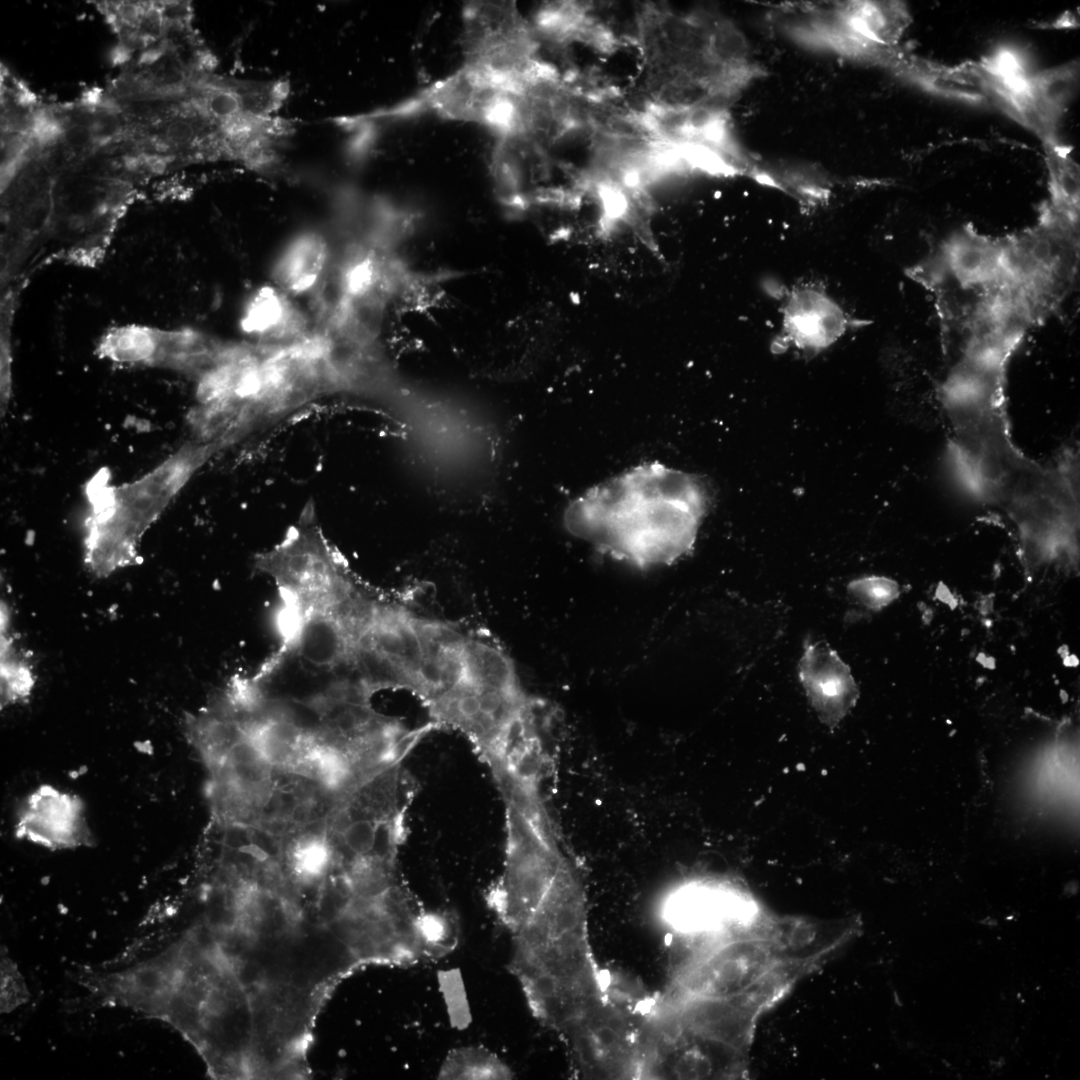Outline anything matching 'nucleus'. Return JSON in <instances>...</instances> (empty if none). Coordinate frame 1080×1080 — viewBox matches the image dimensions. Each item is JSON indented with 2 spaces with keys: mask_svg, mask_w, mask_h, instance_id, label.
I'll return each instance as SVG.
<instances>
[{
  "mask_svg": "<svg viewBox=\"0 0 1080 1080\" xmlns=\"http://www.w3.org/2000/svg\"><path fill=\"white\" fill-rule=\"evenodd\" d=\"M764 913L745 890L716 878H692L672 886L657 909L671 934L692 943L750 927Z\"/></svg>",
  "mask_w": 1080,
  "mask_h": 1080,
  "instance_id": "423d86ee",
  "label": "nucleus"
},
{
  "mask_svg": "<svg viewBox=\"0 0 1080 1080\" xmlns=\"http://www.w3.org/2000/svg\"><path fill=\"white\" fill-rule=\"evenodd\" d=\"M710 500L697 475L644 463L577 497L564 525L614 559L641 569L666 566L693 550Z\"/></svg>",
  "mask_w": 1080,
  "mask_h": 1080,
  "instance_id": "f257e3e1",
  "label": "nucleus"
},
{
  "mask_svg": "<svg viewBox=\"0 0 1080 1080\" xmlns=\"http://www.w3.org/2000/svg\"><path fill=\"white\" fill-rule=\"evenodd\" d=\"M63 132L61 125L54 119L43 114L34 118L32 133L41 144H49L56 140Z\"/></svg>",
  "mask_w": 1080,
  "mask_h": 1080,
  "instance_id": "a211bd4d",
  "label": "nucleus"
},
{
  "mask_svg": "<svg viewBox=\"0 0 1080 1080\" xmlns=\"http://www.w3.org/2000/svg\"><path fill=\"white\" fill-rule=\"evenodd\" d=\"M658 995L665 1000H747L766 1010L823 964L796 917L766 913L752 926L693 943Z\"/></svg>",
  "mask_w": 1080,
  "mask_h": 1080,
  "instance_id": "f03ea898",
  "label": "nucleus"
},
{
  "mask_svg": "<svg viewBox=\"0 0 1080 1080\" xmlns=\"http://www.w3.org/2000/svg\"><path fill=\"white\" fill-rule=\"evenodd\" d=\"M798 676L811 707L830 730L858 701L859 688L850 667L826 640H804Z\"/></svg>",
  "mask_w": 1080,
  "mask_h": 1080,
  "instance_id": "6e6552de",
  "label": "nucleus"
},
{
  "mask_svg": "<svg viewBox=\"0 0 1080 1080\" xmlns=\"http://www.w3.org/2000/svg\"><path fill=\"white\" fill-rule=\"evenodd\" d=\"M457 973L455 971H448L445 973V977H441L442 988H444V994L447 998L446 1003L448 1006V1012L450 1019L454 1026L458 1028L466 1027L470 1022V1016L467 1009V1003L463 994V987L460 978H456Z\"/></svg>",
  "mask_w": 1080,
  "mask_h": 1080,
  "instance_id": "dca6fc26",
  "label": "nucleus"
},
{
  "mask_svg": "<svg viewBox=\"0 0 1080 1080\" xmlns=\"http://www.w3.org/2000/svg\"><path fill=\"white\" fill-rule=\"evenodd\" d=\"M160 334L147 327H119L106 334L98 352L118 363L153 365Z\"/></svg>",
  "mask_w": 1080,
  "mask_h": 1080,
  "instance_id": "f8f14e48",
  "label": "nucleus"
},
{
  "mask_svg": "<svg viewBox=\"0 0 1080 1080\" xmlns=\"http://www.w3.org/2000/svg\"><path fill=\"white\" fill-rule=\"evenodd\" d=\"M83 102L89 106H95L101 102V95L98 90L92 89L87 91L83 95Z\"/></svg>",
  "mask_w": 1080,
  "mask_h": 1080,
  "instance_id": "412c9836",
  "label": "nucleus"
},
{
  "mask_svg": "<svg viewBox=\"0 0 1080 1080\" xmlns=\"http://www.w3.org/2000/svg\"><path fill=\"white\" fill-rule=\"evenodd\" d=\"M848 324L841 308L825 293L813 288L793 292L785 306L787 339L800 349L819 351L828 347Z\"/></svg>",
  "mask_w": 1080,
  "mask_h": 1080,
  "instance_id": "1a4fd4ad",
  "label": "nucleus"
},
{
  "mask_svg": "<svg viewBox=\"0 0 1080 1080\" xmlns=\"http://www.w3.org/2000/svg\"><path fill=\"white\" fill-rule=\"evenodd\" d=\"M464 663L466 679L478 687L503 691L521 688L512 660L498 648L467 639Z\"/></svg>",
  "mask_w": 1080,
  "mask_h": 1080,
  "instance_id": "9b49d317",
  "label": "nucleus"
},
{
  "mask_svg": "<svg viewBox=\"0 0 1080 1080\" xmlns=\"http://www.w3.org/2000/svg\"><path fill=\"white\" fill-rule=\"evenodd\" d=\"M328 257L325 238L315 231L294 236L277 255L271 274L286 292L301 294L315 286Z\"/></svg>",
  "mask_w": 1080,
  "mask_h": 1080,
  "instance_id": "9d476101",
  "label": "nucleus"
},
{
  "mask_svg": "<svg viewBox=\"0 0 1080 1080\" xmlns=\"http://www.w3.org/2000/svg\"><path fill=\"white\" fill-rule=\"evenodd\" d=\"M847 593L856 603L870 611H880L897 600L899 583L885 576H864L850 581Z\"/></svg>",
  "mask_w": 1080,
  "mask_h": 1080,
  "instance_id": "2eb2a0df",
  "label": "nucleus"
},
{
  "mask_svg": "<svg viewBox=\"0 0 1080 1080\" xmlns=\"http://www.w3.org/2000/svg\"><path fill=\"white\" fill-rule=\"evenodd\" d=\"M92 129L84 125H73L64 131L66 142L75 147L86 145L92 139Z\"/></svg>",
  "mask_w": 1080,
  "mask_h": 1080,
  "instance_id": "6ab92c4d",
  "label": "nucleus"
},
{
  "mask_svg": "<svg viewBox=\"0 0 1080 1080\" xmlns=\"http://www.w3.org/2000/svg\"><path fill=\"white\" fill-rule=\"evenodd\" d=\"M647 998L634 986L610 978L607 997L560 1034L577 1076L639 1079Z\"/></svg>",
  "mask_w": 1080,
  "mask_h": 1080,
  "instance_id": "20e7f679",
  "label": "nucleus"
},
{
  "mask_svg": "<svg viewBox=\"0 0 1080 1080\" xmlns=\"http://www.w3.org/2000/svg\"><path fill=\"white\" fill-rule=\"evenodd\" d=\"M15 834L50 849H70L93 842L80 798L50 785L40 786L23 801Z\"/></svg>",
  "mask_w": 1080,
  "mask_h": 1080,
  "instance_id": "0eeeda50",
  "label": "nucleus"
},
{
  "mask_svg": "<svg viewBox=\"0 0 1080 1080\" xmlns=\"http://www.w3.org/2000/svg\"><path fill=\"white\" fill-rule=\"evenodd\" d=\"M129 49L125 46H117L111 53V60L114 64H120L129 58Z\"/></svg>",
  "mask_w": 1080,
  "mask_h": 1080,
  "instance_id": "aec40b11",
  "label": "nucleus"
},
{
  "mask_svg": "<svg viewBox=\"0 0 1080 1080\" xmlns=\"http://www.w3.org/2000/svg\"><path fill=\"white\" fill-rule=\"evenodd\" d=\"M441 1079H510L511 1070L491 1053L462 1048L450 1053L439 1072Z\"/></svg>",
  "mask_w": 1080,
  "mask_h": 1080,
  "instance_id": "ddd939ff",
  "label": "nucleus"
},
{
  "mask_svg": "<svg viewBox=\"0 0 1080 1080\" xmlns=\"http://www.w3.org/2000/svg\"><path fill=\"white\" fill-rule=\"evenodd\" d=\"M1053 773H1054V774H1058V771H1057V770H1055V771H1054ZM1051 775H1052V773H1051V772L1049 771V772H1048V776H1051Z\"/></svg>",
  "mask_w": 1080,
  "mask_h": 1080,
  "instance_id": "4be33fe9",
  "label": "nucleus"
},
{
  "mask_svg": "<svg viewBox=\"0 0 1080 1080\" xmlns=\"http://www.w3.org/2000/svg\"><path fill=\"white\" fill-rule=\"evenodd\" d=\"M222 449L217 442L191 439L132 482L111 485L103 472L95 475L86 487V567L97 577H107L138 564L145 533L198 470Z\"/></svg>",
  "mask_w": 1080,
  "mask_h": 1080,
  "instance_id": "7ed1b4c3",
  "label": "nucleus"
},
{
  "mask_svg": "<svg viewBox=\"0 0 1080 1080\" xmlns=\"http://www.w3.org/2000/svg\"><path fill=\"white\" fill-rule=\"evenodd\" d=\"M288 315L285 299L277 291L265 287L245 304L241 326L248 334L273 335L288 321Z\"/></svg>",
  "mask_w": 1080,
  "mask_h": 1080,
  "instance_id": "4468645a",
  "label": "nucleus"
},
{
  "mask_svg": "<svg viewBox=\"0 0 1080 1080\" xmlns=\"http://www.w3.org/2000/svg\"><path fill=\"white\" fill-rule=\"evenodd\" d=\"M463 20L465 68L513 89L541 65L534 36L513 4H475Z\"/></svg>",
  "mask_w": 1080,
  "mask_h": 1080,
  "instance_id": "39448f33",
  "label": "nucleus"
},
{
  "mask_svg": "<svg viewBox=\"0 0 1080 1080\" xmlns=\"http://www.w3.org/2000/svg\"><path fill=\"white\" fill-rule=\"evenodd\" d=\"M1 1011L8 1012L21 1003L20 978L17 971L12 972V963L2 961L1 976Z\"/></svg>",
  "mask_w": 1080,
  "mask_h": 1080,
  "instance_id": "f3484780",
  "label": "nucleus"
}]
</instances>
